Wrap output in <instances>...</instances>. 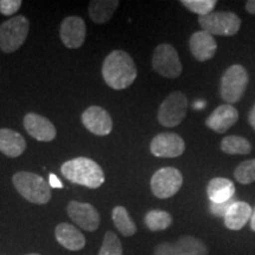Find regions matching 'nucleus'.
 <instances>
[{
    "label": "nucleus",
    "instance_id": "nucleus-1",
    "mask_svg": "<svg viewBox=\"0 0 255 255\" xmlns=\"http://www.w3.org/2000/svg\"><path fill=\"white\" fill-rule=\"evenodd\" d=\"M102 76L108 87L114 90H124L135 82L136 64L126 51L114 50L105 57L102 65Z\"/></svg>",
    "mask_w": 255,
    "mask_h": 255
},
{
    "label": "nucleus",
    "instance_id": "nucleus-2",
    "mask_svg": "<svg viewBox=\"0 0 255 255\" xmlns=\"http://www.w3.org/2000/svg\"><path fill=\"white\" fill-rule=\"evenodd\" d=\"M63 176L70 182L97 189L104 183L105 176L101 165L88 157H76L63 163L60 168Z\"/></svg>",
    "mask_w": 255,
    "mask_h": 255
},
{
    "label": "nucleus",
    "instance_id": "nucleus-3",
    "mask_svg": "<svg viewBox=\"0 0 255 255\" xmlns=\"http://www.w3.org/2000/svg\"><path fill=\"white\" fill-rule=\"evenodd\" d=\"M15 190L34 205H46L51 200L50 184L39 175L30 171H19L12 177Z\"/></svg>",
    "mask_w": 255,
    "mask_h": 255
},
{
    "label": "nucleus",
    "instance_id": "nucleus-4",
    "mask_svg": "<svg viewBox=\"0 0 255 255\" xmlns=\"http://www.w3.org/2000/svg\"><path fill=\"white\" fill-rule=\"evenodd\" d=\"M30 21L24 15H15L0 24V49L5 53L17 51L26 40Z\"/></svg>",
    "mask_w": 255,
    "mask_h": 255
},
{
    "label": "nucleus",
    "instance_id": "nucleus-5",
    "mask_svg": "<svg viewBox=\"0 0 255 255\" xmlns=\"http://www.w3.org/2000/svg\"><path fill=\"white\" fill-rule=\"evenodd\" d=\"M248 85L247 70L240 64L229 66L222 75L220 94L228 104L238 103L244 96Z\"/></svg>",
    "mask_w": 255,
    "mask_h": 255
},
{
    "label": "nucleus",
    "instance_id": "nucleus-6",
    "mask_svg": "<svg viewBox=\"0 0 255 255\" xmlns=\"http://www.w3.org/2000/svg\"><path fill=\"white\" fill-rule=\"evenodd\" d=\"M199 24L202 31L212 36L231 37L237 34L241 27V19L233 12H213L199 17Z\"/></svg>",
    "mask_w": 255,
    "mask_h": 255
},
{
    "label": "nucleus",
    "instance_id": "nucleus-7",
    "mask_svg": "<svg viewBox=\"0 0 255 255\" xmlns=\"http://www.w3.org/2000/svg\"><path fill=\"white\" fill-rule=\"evenodd\" d=\"M188 98L181 91H174L159 105L157 120L159 124L174 128L183 122L187 116Z\"/></svg>",
    "mask_w": 255,
    "mask_h": 255
},
{
    "label": "nucleus",
    "instance_id": "nucleus-8",
    "mask_svg": "<svg viewBox=\"0 0 255 255\" xmlns=\"http://www.w3.org/2000/svg\"><path fill=\"white\" fill-rule=\"evenodd\" d=\"M151 65L154 71L165 78H178L182 73V63L176 49L167 43L156 46L152 53Z\"/></svg>",
    "mask_w": 255,
    "mask_h": 255
},
{
    "label": "nucleus",
    "instance_id": "nucleus-9",
    "mask_svg": "<svg viewBox=\"0 0 255 255\" xmlns=\"http://www.w3.org/2000/svg\"><path fill=\"white\" fill-rule=\"evenodd\" d=\"M183 184V176L176 168L165 167L158 169L152 175L150 188L157 199L165 200L178 193Z\"/></svg>",
    "mask_w": 255,
    "mask_h": 255
},
{
    "label": "nucleus",
    "instance_id": "nucleus-10",
    "mask_svg": "<svg viewBox=\"0 0 255 255\" xmlns=\"http://www.w3.org/2000/svg\"><path fill=\"white\" fill-rule=\"evenodd\" d=\"M186 150V143L180 135L174 132H162L151 139L150 151L156 157L174 158Z\"/></svg>",
    "mask_w": 255,
    "mask_h": 255
},
{
    "label": "nucleus",
    "instance_id": "nucleus-11",
    "mask_svg": "<svg viewBox=\"0 0 255 255\" xmlns=\"http://www.w3.org/2000/svg\"><path fill=\"white\" fill-rule=\"evenodd\" d=\"M69 218L78 227L87 232H95L100 227L101 218L97 209L90 203H82L78 201H70L66 207Z\"/></svg>",
    "mask_w": 255,
    "mask_h": 255
},
{
    "label": "nucleus",
    "instance_id": "nucleus-12",
    "mask_svg": "<svg viewBox=\"0 0 255 255\" xmlns=\"http://www.w3.org/2000/svg\"><path fill=\"white\" fill-rule=\"evenodd\" d=\"M60 40L68 49H78L85 41L87 25L81 17L71 15L66 17L60 24Z\"/></svg>",
    "mask_w": 255,
    "mask_h": 255
},
{
    "label": "nucleus",
    "instance_id": "nucleus-13",
    "mask_svg": "<svg viewBox=\"0 0 255 255\" xmlns=\"http://www.w3.org/2000/svg\"><path fill=\"white\" fill-rule=\"evenodd\" d=\"M82 123L96 136H107L113 131V119L107 110L101 107H89L82 114Z\"/></svg>",
    "mask_w": 255,
    "mask_h": 255
},
{
    "label": "nucleus",
    "instance_id": "nucleus-14",
    "mask_svg": "<svg viewBox=\"0 0 255 255\" xmlns=\"http://www.w3.org/2000/svg\"><path fill=\"white\" fill-rule=\"evenodd\" d=\"M23 123L28 135L37 141L51 142L56 138V128L46 117L34 113H28L25 115Z\"/></svg>",
    "mask_w": 255,
    "mask_h": 255
},
{
    "label": "nucleus",
    "instance_id": "nucleus-15",
    "mask_svg": "<svg viewBox=\"0 0 255 255\" xmlns=\"http://www.w3.org/2000/svg\"><path fill=\"white\" fill-rule=\"evenodd\" d=\"M239 121L238 110L232 104H222L209 115L206 126L213 131L225 133Z\"/></svg>",
    "mask_w": 255,
    "mask_h": 255
},
{
    "label": "nucleus",
    "instance_id": "nucleus-16",
    "mask_svg": "<svg viewBox=\"0 0 255 255\" xmlns=\"http://www.w3.org/2000/svg\"><path fill=\"white\" fill-rule=\"evenodd\" d=\"M189 49L194 58L199 62H207L215 56L218 44L214 36L206 31H197L191 34L189 39Z\"/></svg>",
    "mask_w": 255,
    "mask_h": 255
},
{
    "label": "nucleus",
    "instance_id": "nucleus-17",
    "mask_svg": "<svg viewBox=\"0 0 255 255\" xmlns=\"http://www.w3.org/2000/svg\"><path fill=\"white\" fill-rule=\"evenodd\" d=\"M55 235L60 246L68 251L77 252L85 246V237L70 223H59L55 229Z\"/></svg>",
    "mask_w": 255,
    "mask_h": 255
},
{
    "label": "nucleus",
    "instance_id": "nucleus-18",
    "mask_svg": "<svg viewBox=\"0 0 255 255\" xmlns=\"http://www.w3.org/2000/svg\"><path fill=\"white\" fill-rule=\"evenodd\" d=\"M26 149V141L20 133L7 128L0 129V151L7 157H19Z\"/></svg>",
    "mask_w": 255,
    "mask_h": 255
},
{
    "label": "nucleus",
    "instance_id": "nucleus-19",
    "mask_svg": "<svg viewBox=\"0 0 255 255\" xmlns=\"http://www.w3.org/2000/svg\"><path fill=\"white\" fill-rule=\"evenodd\" d=\"M253 214L250 203L235 201L225 215V226L231 231H240L247 225Z\"/></svg>",
    "mask_w": 255,
    "mask_h": 255
},
{
    "label": "nucleus",
    "instance_id": "nucleus-20",
    "mask_svg": "<svg viewBox=\"0 0 255 255\" xmlns=\"http://www.w3.org/2000/svg\"><path fill=\"white\" fill-rule=\"evenodd\" d=\"M235 194V186L226 177H214L207 186V195L212 203H223L232 200Z\"/></svg>",
    "mask_w": 255,
    "mask_h": 255
},
{
    "label": "nucleus",
    "instance_id": "nucleus-21",
    "mask_svg": "<svg viewBox=\"0 0 255 255\" xmlns=\"http://www.w3.org/2000/svg\"><path fill=\"white\" fill-rule=\"evenodd\" d=\"M119 6V0H92L89 2V15L96 24H105L113 18Z\"/></svg>",
    "mask_w": 255,
    "mask_h": 255
},
{
    "label": "nucleus",
    "instance_id": "nucleus-22",
    "mask_svg": "<svg viewBox=\"0 0 255 255\" xmlns=\"http://www.w3.org/2000/svg\"><path fill=\"white\" fill-rule=\"evenodd\" d=\"M113 221L115 227L117 228V231H119L123 237L129 238L136 234L137 227L135 222L132 221L131 216L129 215V212H128L126 207H115L113 209Z\"/></svg>",
    "mask_w": 255,
    "mask_h": 255
},
{
    "label": "nucleus",
    "instance_id": "nucleus-23",
    "mask_svg": "<svg viewBox=\"0 0 255 255\" xmlns=\"http://www.w3.org/2000/svg\"><path fill=\"white\" fill-rule=\"evenodd\" d=\"M177 255H208V248L202 241L193 237H181L174 244Z\"/></svg>",
    "mask_w": 255,
    "mask_h": 255
},
{
    "label": "nucleus",
    "instance_id": "nucleus-24",
    "mask_svg": "<svg viewBox=\"0 0 255 255\" xmlns=\"http://www.w3.org/2000/svg\"><path fill=\"white\" fill-rule=\"evenodd\" d=\"M144 223L146 228L151 232L165 231L173 225V216L164 210L154 209L146 213L144 216Z\"/></svg>",
    "mask_w": 255,
    "mask_h": 255
},
{
    "label": "nucleus",
    "instance_id": "nucleus-25",
    "mask_svg": "<svg viewBox=\"0 0 255 255\" xmlns=\"http://www.w3.org/2000/svg\"><path fill=\"white\" fill-rule=\"evenodd\" d=\"M221 150L227 155H247L252 151V144L241 136H227L222 139Z\"/></svg>",
    "mask_w": 255,
    "mask_h": 255
},
{
    "label": "nucleus",
    "instance_id": "nucleus-26",
    "mask_svg": "<svg viewBox=\"0 0 255 255\" xmlns=\"http://www.w3.org/2000/svg\"><path fill=\"white\" fill-rule=\"evenodd\" d=\"M235 180L241 184L255 182V158L241 162L234 171Z\"/></svg>",
    "mask_w": 255,
    "mask_h": 255
},
{
    "label": "nucleus",
    "instance_id": "nucleus-27",
    "mask_svg": "<svg viewBox=\"0 0 255 255\" xmlns=\"http://www.w3.org/2000/svg\"><path fill=\"white\" fill-rule=\"evenodd\" d=\"M98 255H123L122 244L114 232L109 231L105 233Z\"/></svg>",
    "mask_w": 255,
    "mask_h": 255
},
{
    "label": "nucleus",
    "instance_id": "nucleus-28",
    "mask_svg": "<svg viewBox=\"0 0 255 255\" xmlns=\"http://www.w3.org/2000/svg\"><path fill=\"white\" fill-rule=\"evenodd\" d=\"M181 4L190 12L202 17V15L213 13L218 1L216 0H182Z\"/></svg>",
    "mask_w": 255,
    "mask_h": 255
},
{
    "label": "nucleus",
    "instance_id": "nucleus-29",
    "mask_svg": "<svg viewBox=\"0 0 255 255\" xmlns=\"http://www.w3.org/2000/svg\"><path fill=\"white\" fill-rule=\"evenodd\" d=\"M21 5H23L21 0H0V13L8 17L17 13Z\"/></svg>",
    "mask_w": 255,
    "mask_h": 255
},
{
    "label": "nucleus",
    "instance_id": "nucleus-30",
    "mask_svg": "<svg viewBox=\"0 0 255 255\" xmlns=\"http://www.w3.org/2000/svg\"><path fill=\"white\" fill-rule=\"evenodd\" d=\"M234 202V199H232L223 203H210V212L216 216H223V218H225L226 213L228 212V209L231 208V206Z\"/></svg>",
    "mask_w": 255,
    "mask_h": 255
},
{
    "label": "nucleus",
    "instance_id": "nucleus-31",
    "mask_svg": "<svg viewBox=\"0 0 255 255\" xmlns=\"http://www.w3.org/2000/svg\"><path fill=\"white\" fill-rule=\"evenodd\" d=\"M155 255H177V254H176V251H175L174 244L165 242V244L158 245V246L155 248Z\"/></svg>",
    "mask_w": 255,
    "mask_h": 255
},
{
    "label": "nucleus",
    "instance_id": "nucleus-32",
    "mask_svg": "<svg viewBox=\"0 0 255 255\" xmlns=\"http://www.w3.org/2000/svg\"><path fill=\"white\" fill-rule=\"evenodd\" d=\"M50 187H53V188H62L63 184L60 183V181L57 178V176L55 174H51L50 175Z\"/></svg>",
    "mask_w": 255,
    "mask_h": 255
},
{
    "label": "nucleus",
    "instance_id": "nucleus-33",
    "mask_svg": "<svg viewBox=\"0 0 255 255\" xmlns=\"http://www.w3.org/2000/svg\"><path fill=\"white\" fill-rule=\"evenodd\" d=\"M248 122H250L251 127L255 130V104H254V107L251 109L250 114H248Z\"/></svg>",
    "mask_w": 255,
    "mask_h": 255
},
{
    "label": "nucleus",
    "instance_id": "nucleus-34",
    "mask_svg": "<svg viewBox=\"0 0 255 255\" xmlns=\"http://www.w3.org/2000/svg\"><path fill=\"white\" fill-rule=\"evenodd\" d=\"M246 9L248 13L255 14V0H248L246 2Z\"/></svg>",
    "mask_w": 255,
    "mask_h": 255
},
{
    "label": "nucleus",
    "instance_id": "nucleus-35",
    "mask_svg": "<svg viewBox=\"0 0 255 255\" xmlns=\"http://www.w3.org/2000/svg\"><path fill=\"white\" fill-rule=\"evenodd\" d=\"M251 228L252 231L255 232V208L253 210V214H252V218H251Z\"/></svg>",
    "mask_w": 255,
    "mask_h": 255
},
{
    "label": "nucleus",
    "instance_id": "nucleus-36",
    "mask_svg": "<svg viewBox=\"0 0 255 255\" xmlns=\"http://www.w3.org/2000/svg\"><path fill=\"white\" fill-rule=\"evenodd\" d=\"M27 255H40V254H36V253H31V254H27Z\"/></svg>",
    "mask_w": 255,
    "mask_h": 255
}]
</instances>
